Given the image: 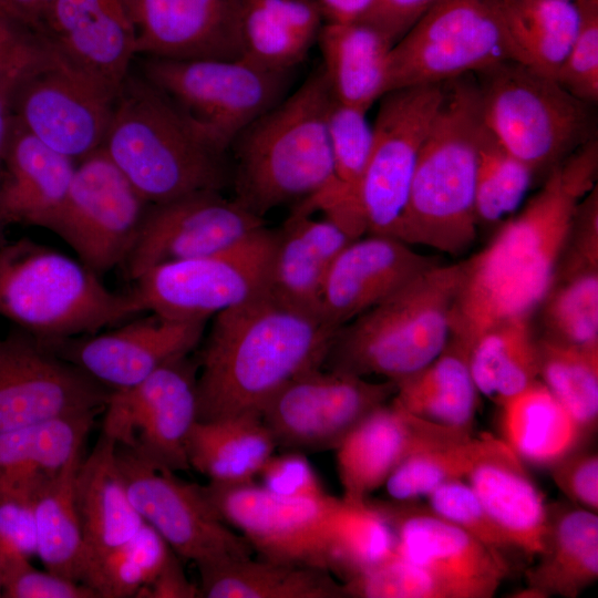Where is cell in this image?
<instances>
[{"mask_svg":"<svg viewBox=\"0 0 598 598\" xmlns=\"http://www.w3.org/2000/svg\"><path fill=\"white\" fill-rule=\"evenodd\" d=\"M598 141L588 140L546 175L540 189L491 243L466 258L451 311L450 339L468 352L477 337L544 300L581 199L597 185Z\"/></svg>","mask_w":598,"mask_h":598,"instance_id":"obj_1","label":"cell"},{"mask_svg":"<svg viewBox=\"0 0 598 598\" xmlns=\"http://www.w3.org/2000/svg\"><path fill=\"white\" fill-rule=\"evenodd\" d=\"M214 317L198 360L197 421L260 416L289 380L322 368L338 331L270 293Z\"/></svg>","mask_w":598,"mask_h":598,"instance_id":"obj_2","label":"cell"},{"mask_svg":"<svg viewBox=\"0 0 598 598\" xmlns=\"http://www.w3.org/2000/svg\"><path fill=\"white\" fill-rule=\"evenodd\" d=\"M333 95L320 65L291 95L249 124L230 150L235 199L262 217L334 185L328 114Z\"/></svg>","mask_w":598,"mask_h":598,"instance_id":"obj_3","label":"cell"},{"mask_svg":"<svg viewBox=\"0 0 598 598\" xmlns=\"http://www.w3.org/2000/svg\"><path fill=\"white\" fill-rule=\"evenodd\" d=\"M148 204L231 183L226 154L213 148L173 102L131 70L113 103L102 146Z\"/></svg>","mask_w":598,"mask_h":598,"instance_id":"obj_4","label":"cell"},{"mask_svg":"<svg viewBox=\"0 0 598 598\" xmlns=\"http://www.w3.org/2000/svg\"><path fill=\"white\" fill-rule=\"evenodd\" d=\"M443 89L394 237L458 256L477 236L474 197L483 120L473 74L446 81Z\"/></svg>","mask_w":598,"mask_h":598,"instance_id":"obj_5","label":"cell"},{"mask_svg":"<svg viewBox=\"0 0 598 598\" xmlns=\"http://www.w3.org/2000/svg\"><path fill=\"white\" fill-rule=\"evenodd\" d=\"M466 259L436 264L338 329L322 368L394 382L434 360L450 339Z\"/></svg>","mask_w":598,"mask_h":598,"instance_id":"obj_6","label":"cell"},{"mask_svg":"<svg viewBox=\"0 0 598 598\" xmlns=\"http://www.w3.org/2000/svg\"><path fill=\"white\" fill-rule=\"evenodd\" d=\"M141 312L131 291H111L55 249L25 237L0 246V317L42 344L94 334Z\"/></svg>","mask_w":598,"mask_h":598,"instance_id":"obj_7","label":"cell"},{"mask_svg":"<svg viewBox=\"0 0 598 598\" xmlns=\"http://www.w3.org/2000/svg\"><path fill=\"white\" fill-rule=\"evenodd\" d=\"M473 75L484 124L536 176L594 137L592 105L527 64L503 61Z\"/></svg>","mask_w":598,"mask_h":598,"instance_id":"obj_8","label":"cell"},{"mask_svg":"<svg viewBox=\"0 0 598 598\" xmlns=\"http://www.w3.org/2000/svg\"><path fill=\"white\" fill-rule=\"evenodd\" d=\"M140 72L223 154L249 124L285 99L291 78V71L271 70L245 56L142 58Z\"/></svg>","mask_w":598,"mask_h":598,"instance_id":"obj_9","label":"cell"},{"mask_svg":"<svg viewBox=\"0 0 598 598\" xmlns=\"http://www.w3.org/2000/svg\"><path fill=\"white\" fill-rule=\"evenodd\" d=\"M503 61L524 63L502 0H439L391 48L388 92L444 83Z\"/></svg>","mask_w":598,"mask_h":598,"instance_id":"obj_10","label":"cell"},{"mask_svg":"<svg viewBox=\"0 0 598 598\" xmlns=\"http://www.w3.org/2000/svg\"><path fill=\"white\" fill-rule=\"evenodd\" d=\"M277 231L261 228L216 254L156 265L131 290L143 311L177 321H207L269 293Z\"/></svg>","mask_w":598,"mask_h":598,"instance_id":"obj_11","label":"cell"},{"mask_svg":"<svg viewBox=\"0 0 598 598\" xmlns=\"http://www.w3.org/2000/svg\"><path fill=\"white\" fill-rule=\"evenodd\" d=\"M443 94V83H439L393 90L380 99L372 148L358 192L365 234L395 236Z\"/></svg>","mask_w":598,"mask_h":598,"instance_id":"obj_12","label":"cell"},{"mask_svg":"<svg viewBox=\"0 0 598 598\" xmlns=\"http://www.w3.org/2000/svg\"><path fill=\"white\" fill-rule=\"evenodd\" d=\"M115 452L134 508L178 557L202 566L252 556L250 544L217 515L200 485L122 445Z\"/></svg>","mask_w":598,"mask_h":598,"instance_id":"obj_13","label":"cell"},{"mask_svg":"<svg viewBox=\"0 0 598 598\" xmlns=\"http://www.w3.org/2000/svg\"><path fill=\"white\" fill-rule=\"evenodd\" d=\"M148 205L101 147L76 162L50 230L101 276L124 264Z\"/></svg>","mask_w":598,"mask_h":598,"instance_id":"obj_14","label":"cell"},{"mask_svg":"<svg viewBox=\"0 0 598 598\" xmlns=\"http://www.w3.org/2000/svg\"><path fill=\"white\" fill-rule=\"evenodd\" d=\"M396 391L392 380L323 368L296 375L265 404L260 417L277 447L296 452L336 450L370 412L388 403Z\"/></svg>","mask_w":598,"mask_h":598,"instance_id":"obj_15","label":"cell"},{"mask_svg":"<svg viewBox=\"0 0 598 598\" xmlns=\"http://www.w3.org/2000/svg\"><path fill=\"white\" fill-rule=\"evenodd\" d=\"M197 375L198 361L187 354L131 388L112 391L102 432L157 466L189 470L186 442L197 421Z\"/></svg>","mask_w":598,"mask_h":598,"instance_id":"obj_16","label":"cell"},{"mask_svg":"<svg viewBox=\"0 0 598 598\" xmlns=\"http://www.w3.org/2000/svg\"><path fill=\"white\" fill-rule=\"evenodd\" d=\"M115 96L45 52L17 80L11 112L37 138L79 162L103 146Z\"/></svg>","mask_w":598,"mask_h":598,"instance_id":"obj_17","label":"cell"},{"mask_svg":"<svg viewBox=\"0 0 598 598\" xmlns=\"http://www.w3.org/2000/svg\"><path fill=\"white\" fill-rule=\"evenodd\" d=\"M370 503L395 536V553L427 571L448 598H491L512 571L511 561L416 501Z\"/></svg>","mask_w":598,"mask_h":598,"instance_id":"obj_18","label":"cell"},{"mask_svg":"<svg viewBox=\"0 0 598 598\" xmlns=\"http://www.w3.org/2000/svg\"><path fill=\"white\" fill-rule=\"evenodd\" d=\"M111 392L17 327L0 340V433L104 411Z\"/></svg>","mask_w":598,"mask_h":598,"instance_id":"obj_19","label":"cell"},{"mask_svg":"<svg viewBox=\"0 0 598 598\" xmlns=\"http://www.w3.org/2000/svg\"><path fill=\"white\" fill-rule=\"evenodd\" d=\"M264 227L262 217L218 190L150 204L123 265L134 280L156 265L230 248Z\"/></svg>","mask_w":598,"mask_h":598,"instance_id":"obj_20","label":"cell"},{"mask_svg":"<svg viewBox=\"0 0 598 598\" xmlns=\"http://www.w3.org/2000/svg\"><path fill=\"white\" fill-rule=\"evenodd\" d=\"M200 488L217 515L240 530L260 558L321 568L323 532L337 497L288 498L254 482H209Z\"/></svg>","mask_w":598,"mask_h":598,"instance_id":"obj_21","label":"cell"},{"mask_svg":"<svg viewBox=\"0 0 598 598\" xmlns=\"http://www.w3.org/2000/svg\"><path fill=\"white\" fill-rule=\"evenodd\" d=\"M206 321H177L152 313L107 332L43 344L111 391L131 388L165 363L189 354Z\"/></svg>","mask_w":598,"mask_h":598,"instance_id":"obj_22","label":"cell"},{"mask_svg":"<svg viewBox=\"0 0 598 598\" xmlns=\"http://www.w3.org/2000/svg\"><path fill=\"white\" fill-rule=\"evenodd\" d=\"M37 31L61 60L114 96L137 58L124 0H54Z\"/></svg>","mask_w":598,"mask_h":598,"instance_id":"obj_23","label":"cell"},{"mask_svg":"<svg viewBox=\"0 0 598 598\" xmlns=\"http://www.w3.org/2000/svg\"><path fill=\"white\" fill-rule=\"evenodd\" d=\"M136 55L172 60L244 55L241 0H124Z\"/></svg>","mask_w":598,"mask_h":598,"instance_id":"obj_24","label":"cell"},{"mask_svg":"<svg viewBox=\"0 0 598 598\" xmlns=\"http://www.w3.org/2000/svg\"><path fill=\"white\" fill-rule=\"evenodd\" d=\"M471 435L472 432L417 417L391 402L382 404L364 416L334 450L342 498L363 502L384 485L406 457Z\"/></svg>","mask_w":598,"mask_h":598,"instance_id":"obj_25","label":"cell"},{"mask_svg":"<svg viewBox=\"0 0 598 598\" xmlns=\"http://www.w3.org/2000/svg\"><path fill=\"white\" fill-rule=\"evenodd\" d=\"M440 259L383 235L359 237L334 259L321 295V316L341 328Z\"/></svg>","mask_w":598,"mask_h":598,"instance_id":"obj_26","label":"cell"},{"mask_svg":"<svg viewBox=\"0 0 598 598\" xmlns=\"http://www.w3.org/2000/svg\"><path fill=\"white\" fill-rule=\"evenodd\" d=\"M537 310L542 336L574 346H598L597 185L578 205L550 287Z\"/></svg>","mask_w":598,"mask_h":598,"instance_id":"obj_27","label":"cell"},{"mask_svg":"<svg viewBox=\"0 0 598 598\" xmlns=\"http://www.w3.org/2000/svg\"><path fill=\"white\" fill-rule=\"evenodd\" d=\"M478 437L466 483L518 553L535 559L544 545L548 504L526 464L499 436Z\"/></svg>","mask_w":598,"mask_h":598,"instance_id":"obj_28","label":"cell"},{"mask_svg":"<svg viewBox=\"0 0 598 598\" xmlns=\"http://www.w3.org/2000/svg\"><path fill=\"white\" fill-rule=\"evenodd\" d=\"M76 162L52 150L11 116L0 182V226L51 229Z\"/></svg>","mask_w":598,"mask_h":598,"instance_id":"obj_29","label":"cell"},{"mask_svg":"<svg viewBox=\"0 0 598 598\" xmlns=\"http://www.w3.org/2000/svg\"><path fill=\"white\" fill-rule=\"evenodd\" d=\"M359 238L344 223L323 214L295 210L280 230L272 255L269 293L277 300L321 316V295L334 259Z\"/></svg>","mask_w":598,"mask_h":598,"instance_id":"obj_30","label":"cell"},{"mask_svg":"<svg viewBox=\"0 0 598 598\" xmlns=\"http://www.w3.org/2000/svg\"><path fill=\"white\" fill-rule=\"evenodd\" d=\"M598 513L575 504H548L542 551L513 597L576 598L598 578Z\"/></svg>","mask_w":598,"mask_h":598,"instance_id":"obj_31","label":"cell"},{"mask_svg":"<svg viewBox=\"0 0 598 598\" xmlns=\"http://www.w3.org/2000/svg\"><path fill=\"white\" fill-rule=\"evenodd\" d=\"M115 450L116 442L102 432L75 475V505L86 548V566L92 558L130 539L145 523L128 497Z\"/></svg>","mask_w":598,"mask_h":598,"instance_id":"obj_32","label":"cell"},{"mask_svg":"<svg viewBox=\"0 0 598 598\" xmlns=\"http://www.w3.org/2000/svg\"><path fill=\"white\" fill-rule=\"evenodd\" d=\"M317 41L336 101L368 112L388 93L393 43L377 27L365 21H327Z\"/></svg>","mask_w":598,"mask_h":598,"instance_id":"obj_33","label":"cell"},{"mask_svg":"<svg viewBox=\"0 0 598 598\" xmlns=\"http://www.w3.org/2000/svg\"><path fill=\"white\" fill-rule=\"evenodd\" d=\"M498 408L499 437L526 465L549 470L589 436L539 379Z\"/></svg>","mask_w":598,"mask_h":598,"instance_id":"obj_34","label":"cell"},{"mask_svg":"<svg viewBox=\"0 0 598 598\" xmlns=\"http://www.w3.org/2000/svg\"><path fill=\"white\" fill-rule=\"evenodd\" d=\"M102 411L55 417L43 423L0 433V495L33 493L83 448Z\"/></svg>","mask_w":598,"mask_h":598,"instance_id":"obj_35","label":"cell"},{"mask_svg":"<svg viewBox=\"0 0 598 598\" xmlns=\"http://www.w3.org/2000/svg\"><path fill=\"white\" fill-rule=\"evenodd\" d=\"M206 598H346L328 570L252 557L197 566Z\"/></svg>","mask_w":598,"mask_h":598,"instance_id":"obj_36","label":"cell"},{"mask_svg":"<svg viewBox=\"0 0 598 598\" xmlns=\"http://www.w3.org/2000/svg\"><path fill=\"white\" fill-rule=\"evenodd\" d=\"M395 383L392 404L429 422L471 432L480 393L464 347L448 339L434 360Z\"/></svg>","mask_w":598,"mask_h":598,"instance_id":"obj_37","label":"cell"},{"mask_svg":"<svg viewBox=\"0 0 598 598\" xmlns=\"http://www.w3.org/2000/svg\"><path fill=\"white\" fill-rule=\"evenodd\" d=\"M323 18L317 0H241L243 56L292 71L317 40Z\"/></svg>","mask_w":598,"mask_h":598,"instance_id":"obj_38","label":"cell"},{"mask_svg":"<svg viewBox=\"0 0 598 598\" xmlns=\"http://www.w3.org/2000/svg\"><path fill=\"white\" fill-rule=\"evenodd\" d=\"M276 448L258 415L196 421L186 442L189 467L220 484L254 482Z\"/></svg>","mask_w":598,"mask_h":598,"instance_id":"obj_39","label":"cell"},{"mask_svg":"<svg viewBox=\"0 0 598 598\" xmlns=\"http://www.w3.org/2000/svg\"><path fill=\"white\" fill-rule=\"evenodd\" d=\"M82 458L83 448H80L33 492L38 557L47 570L79 582H82L86 566V548L74 495L75 475Z\"/></svg>","mask_w":598,"mask_h":598,"instance_id":"obj_40","label":"cell"},{"mask_svg":"<svg viewBox=\"0 0 598 598\" xmlns=\"http://www.w3.org/2000/svg\"><path fill=\"white\" fill-rule=\"evenodd\" d=\"M468 365L478 393L497 405L539 379L532 317L507 319L481 333L470 349Z\"/></svg>","mask_w":598,"mask_h":598,"instance_id":"obj_41","label":"cell"},{"mask_svg":"<svg viewBox=\"0 0 598 598\" xmlns=\"http://www.w3.org/2000/svg\"><path fill=\"white\" fill-rule=\"evenodd\" d=\"M395 553V536L385 517L367 498H338L326 523L321 568L344 582Z\"/></svg>","mask_w":598,"mask_h":598,"instance_id":"obj_42","label":"cell"},{"mask_svg":"<svg viewBox=\"0 0 598 598\" xmlns=\"http://www.w3.org/2000/svg\"><path fill=\"white\" fill-rule=\"evenodd\" d=\"M507 29L524 63L555 79L576 38L575 0H502Z\"/></svg>","mask_w":598,"mask_h":598,"instance_id":"obj_43","label":"cell"},{"mask_svg":"<svg viewBox=\"0 0 598 598\" xmlns=\"http://www.w3.org/2000/svg\"><path fill=\"white\" fill-rule=\"evenodd\" d=\"M334 185L307 199L315 210L337 214L364 224L358 204V192L373 141V128L367 112L331 102L328 114Z\"/></svg>","mask_w":598,"mask_h":598,"instance_id":"obj_44","label":"cell"},{"mask_svg":"<svg viewBox=\"0 0 598 598\" xmlns=\"http://www.w3.org/2000/svg\"><path fill=\"white\" fill-rule=\"evenodd\" d=\"M539 380L590 436L598 424V346L537 337Z\"/></svg>","mask_w":598,"mask_h":598,"instance_id":"obj_45","label":"cell"},{"mask_svg":"<svg viewBox=\"0 0 598 598\" xmlns=\"http://www.w3.org/2000/svg\"><path fill=\"white\" fill-rule=\"evenodd\" d=\"M174 551L148 524L120 546L92 558L82 582L99 598L136 597L162 571Z\"/></svg>","mask_w":598,"mask_h":598,"instance_id":"obj_46","label":"cell"},{"mask_svg":"<svg viewBox=\"0 0 598 598\" xmlns=\"http://www.w3.org/2000/svg\"><path fill=\"white\" fill-rule=\"evenodd\" d=\"M536 175L482 123L477 141L474 207L477 225L496 224L515 212Z\"/></svg>","mask_w":598,"mask_h":598,"instance_id":"obj_47","label":"cell"},{"mask_svg":"<svg viewBox=\"0 0 598 598\" xmlns=\"http://www.w3.org/2000/svg\"><path fill=\"white\" fill-rule=\"evenodd\" d=\"M478 446L480 437L471 435L414 453L392 471L383 486L391 499L417 501L426 497L447 482L464 480Z\"/></svg>","mask_w":598,"mask_h":598,"instance_id":"obj_48","label":"cell"},{"mask_svg":"<svg viewBox=\"0 0 598 598\" xmlns=\"http://www.w3.org/2000/svg\"><path fill=\"white\" fill-rule=\"evenodd\" d=\"M342 586L346 598H448L427 571L396 553Z\"/></svg>","mask_w":598,"mask_h":598,"instance_id":"obj_49","label":"cell"},{"mask_svg":"<svg viewBox=\"0 0 598 598\" xmlns=\"http://www.w3.org/2000/svg\"><path fill=\"white\" fill-rule=\"evenodd\" d=\"M427 507L511 561L520 555L464 480L447 482L426 496ZM522 556V555H520Z\"/></svg>","mask_w":598,"mask_h":598,"instance_id":"obj_50","label":"cell"},{"mask_svg":"<svg viewBox=\"0 0 598 598\" xmlns=\"http://www.w3.org/2000/svg\"><path fill=\"white\" fill-rule=\"evenodd\" d=\"M38 556L33 493L0 495V587Z\"/></svg>","mask_w":598,"mask_h":598,"instance_id":"obj_51","label":"cell"},{"mask_svg":"<svg viewBox=\"0 0 598 598\" xmlns=\"http://www.w3.org/2000/svg\"><path fill=\"white\" fill-rule=\"evenodd\" d=\"M579 25L555 80L571 95L594 105L598 102V0H575Z\"/></svg>","mask_w":598,"mask_h":598,"instance_id":"obj_52","label":"cell"},{"mask_svg":"<svg viewBox=\"0 0 598 598\" xmlns=\"http://www.w3.org/2000/svg\"><path fill=\"white\" fill-rule=\"evenodd\" d=\"M262 487L288 498H322L324 492L317 474L306 455L301 452L287 451L271 455L259 474Z\"/></svg>","mask_w":598,"mask_h":598,"instance_id":"obj_53","label":"cell"},{"mask_svg":"<svg viewBox=\"0 0 598 598\" xmlns=\"http://www.w3.org/2000/svg\"><path fill=\"white\" fill-rule=\"evenodd\" d=\"M45 50V41L31 24L0 7V81L22 74Z\"/></svg>","mask_w":598,"mask_h":598,"instance_id":"obj_54","label":"cell"},{"mask_svg":"<svg viewBox=\"0 0 598 598\" xmlns=\"http://www.w3.org/2000/svg\"><path fill=\"white\" fill-rule=\"evenodd\" d=\"M558 489L570 503L598 513V455L585 446L549 468Z\"/></svg>","mask_w":598,"mask_h":598,"instance_id":"obj_55","label":"cell"},{"mask_svg":"<svg viewBox=\"0 0 598 598\" xmlns=\"http://www.w3.org/2000/svg\"><path fill=\"white\" fill-rule=\"evenodd\" d=\"M1 592L9 598H99L85 584L47 569L38 570L32 565L10 578Z\"/></svg>","mask_w":598,"mask_h":598,"instance_id":"obj_56","label":"cell"},{"mask_svg":"<svg viewBox=\"0 0 598 598\" xmlns=\"http://www.w3.org/2000/svg\"><path fill=\"white\" fill-rule=\"evenodd\" d=\"M439 0H375L362 20L381 30L394 44Z\"/></svg>","mask_w":598,"mask_h":598,"instance_id":"obj_57","label":"cell"},{"mask_svg":"<svg viewBox=\"0 0 598 598\" xmlns=\"http://www.w3.org/2000/svg\"><path fill=\"white\" fill-rule=\"evenodd\" d=\"M138 598H195L199 588L186 577L175 553L172 554L156 578L136 595Z\"/></svg>","mask_w":598,"mask_h":598,"instance_id":"obj_58","label":"cell"},{"mask_svg":"<svg viewBox=\"0 0 598 598\" xmlns=\"http://www.w3.org/2000/svg\"><path fill=\"white\" fill-rule=\"evenodd\" d=\"M329 22L362 21L371 12L375 0H317Z\"/></svg>","mask_w":598,"mask_h":598,"instance_id":"obj_59","label":"cell"},{"mask_svg":"<svg viewBox=\"0 0 598 598\" xmlns=\"http://www.w3.org/2000/svg\"><path fill=\"white\" fill-rule=\"evenodd\" d=\"M21 75V74H20ZM20 75L0 81V182L3 167V156L8 138L11 112V92ZM7 241L4 229L0 226V246Z\"/></svg>","mask_w":598,"mask_h":598,"instance_id":"obj_60","label":"cell"},{"mask_svg":"<svg viewBox=\"0 0 598 598\" xmlns=\"http://www.w3.org/2000/svg\"><path fill=\"white\" fill-rule=\"evenodd\" d=\"M16 11L35 30L54 0H8Z\"/></svg>","mask_w":598,"mask_h":598,"instance_id":"obj_61","label":"cell"},{"mask_svg":"<svg viewBox=\"0 0 598 598\" xmlns=\"http://www.w3.org/2000/svg\"><path fill=\"white\" fill-rule=\"evenodd\" d=\"M0 7H4V8L11 10V11L18 13V12L16 11V9L9 3L8 0H0ZM18 14H19V13H18ZM19 16H20V14H19ZM20 17H21V16H20ZM21 18H22V17H21Z\"/></svg>","mask_w":598,"mask_h":598,"instance_id":"obj_62","label":"cell"},{"mask_svg":"<svg viewBox=\"0 0 598 598\" xmlns=\"http://www.w3.org/2000/svg\"><path fill=\"white\" fill-rule=\"evenodd\" d=\"M1 594H2V592H1V587H0V596H1Z\"/></svg>","mask_w":598,"mask_h":598,"instance_id":"obj_63","label":"cell"}]
</instances>
